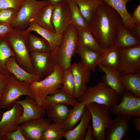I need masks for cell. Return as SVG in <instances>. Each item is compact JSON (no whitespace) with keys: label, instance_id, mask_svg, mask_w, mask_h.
<instances>
[{"label":"cell","instance_id":"cell-1","mask_svg":"<svg viewBox=\"0 0 140 140\" xmlns=\"http://www.w3.org/2000/svg\"><path fill=\"white\" fill-rule=\"evenodd\" d=\"M89 24L100 46L106 49L114 46L119 28L123 24L117 11L102 1Z\"/></svg>","mask_w":140,"mask_h":140},{"label":"cell","instance_id":"cell-2","mask_svg":"<svg viewBox=\"0 0 140 140\" xmlns=\"http://www.w3.org/2000/svg\"><path fill=\"white\" fill-rule=\"evenodd\" d=\"M79 46L78 29L72 24L63 34L60 45L50 53L54 65H59L63 70L69 67L72 58L77 54Z\"/></svg>","mask_w":140,"mask_h":140},{"label":"cell","instance_id":"cell-3","mask_svg":"<svg viewBox=\"0 0 140 140\" xmlns=\"http://www.w3.org/2000/svg\"><path fill=\"white\" fill-rule=\"evenodd\" d=\"M63 72L64 70L60 67L55 65L54 71L50 75L30 84L33 99L38 105L44 107L47 97L55 93L61 88Z\"/></svg>","mask_w":140,"mask_h":140},{"label":"cell","instance_id":"cell-4","mask_svg":"<svg viewBox=\"0 0 140 140\" xmlns=\"http://www.w3.org/2000/svg\"><path fill=\"white\" fill-rule=\"evenodd\" d=\"M29 32L26 30L13 28L5 37L13 51L17 64L27 72L34 74L27 42Z\"/></svg>","mask_w":140,"mask_h":140},{"label":"cell","instance_id":"cell-5","mask_svg":"<svg viewBox=\"0 0 140 140\" xmlns=\"http://www.w3.org/2000/svg\"><path fill=\"white\" fill-rule=\"evenodd\" d=\"M121 99V95L103 81H100L94 86L87 87L78 101L86 104L94 102L110 108L118 104Z\"/></svg>","mask_w":140,"mask_h":140},{"label":"cell","instance_id":"cell-6","mask_svg":"<svg viewBox=\"0 0 140 140\" xmlns=\"http://www.w3.org/2000/svg\"><path fill=\"white\" fill-rule=\"evenodd\" d=\"M86 107L91 116L93 137L95 139L105 140L106 129L112 119L110 116V108L94 102L86 104Z\"/></svg>","mask_w":140,"mask_h":140},{"label":"cell","instance_id":"cell-7","mask_svg":"<svg viewBox=\"0 0 140 140\" xmlns=\"http://www.w3.org/2000/svg\"><path fill=\"white\" fill-rule=\"evenodd\" d=\"M47 0H25L10 24L12 28L26 30L37 13L48 4Z\"/></svg>","mask_w":140,"mask_h":140},{"label":"cell","instance_id":"cell-8","mask_svg":"<svg viewBox=\"0 0 140 140\" xmlns=\"http://www.w3.org/2000/svg\"><path fill=\"white\" fill-rule=\"evenodd\" d=\"M30 85L25 82L18 80L11 74L4 93L0 101V107L2 109L11 108L14 102L23 95L29 96L33 99Z\"/></svg>","mask_w":140,"mask_h":140},{"label":"cell","instance_id":"cell-9","mask_svg":"<svg viewBox=\"0 0 140 140\" xmlns=\"http://www.w3.org/2000/svg\"><path fill=\"white\" fill-rule=\"evenodd\" d=\"M132 117L118 115L112 119L105 131V140H124L129 139Z\"/></svg>","mask_w":140,"mask_h":140},{"label":"cell","instance_id":"cell-10","mask_svg":"<svg viewBox=\"0 0 140 140\" xmlns=\"http://www.w3.org/2000/svg\"><path fill=\"white\" fill-rule=\"evenodd\" d=\"M117 71L121 74L140 72V45L128 48H120Z\"/></svg>","mask_w":140,"mask_h":140},{"label":"cell","instance_id":"cell-11","mask_svg":"<svg viewBox=\"0 0 140 140\" xmlns=\"http://www.w3.org/2000/svg\"><path fill=\"white\" fill-rule=\"evenodd\" d=\"M120 103L110 108L112 114L129 115L132 117L140 116V97L125 90L121 94Z\"/></svg>","mask_w":140,"mask_h":140},{"label":"cell","instance_id":"cell-12","mask_svg":"<svg viewBox=\"0 0 140 140\" xmlns=\"http://www.w3.org/2000/svg\"><path fill=\"white\" fill-rule=\"evenodd\" d=\"M52 22L55 32L63 34L72 24L70 9L67 0L53 6Z\"/></svg>","mask_w":140,"mask_h":140},{"label":"cell","instance_id":"cell-13","mask_svg":"<svg viewBox=\"0 0 140 140\" xmlns=\"http://www.w3.org/2000/svg\"><path fill=\"white\" fill-rule=\"evenodd\" d=\"M23 111L22 106L14 103L10 109L3 113L0 120V140H3L6 134L18 128L20 125L19 120Z\"/></svg>","mask_w":140,"mask_h":140},{"label":"cell","instance_id":"cell-14","mask_svg":"<svg viewBox=\"0 0 140 140\" xmlns=\"http://www.w3.org/2000/svg\"><path fill=\"white\" fill-rule=\"evenodd\" d=\"M30 56L34 74L41 80L53 72L54 65L50 53L33 51L30 52Z\"/></svg>","mask_w":140,"mask_h":140},{"label":"cell","instance_id":"cell-15","mask_svg":"<svg viewBox=\"0 0 140 140\" xmlns=\"http://www.w3.org/2000/svg\"><path fill=\"white\" fill-rule=\"evenodd\" d=\"M51 122L43 117L26 121L19 127L26 140H43L44 130Z\"/></svg>","mask_w":140,"mask_h":140},{"label":"cell","instance_id":"cell-16","mask_svg":"<svg viewBox=\"0 0 140 140\" xmlns=\"http://www.w3.org/2000/svg\"><path fill=\"white\" fill-rule=\"evenodd\" d=\"M14 103L20 104L23 108L19 121L20 125L29 120L44 117L46 114V108L38 105L33 99L30 96H27L23 100H16Z\"/></svg>","mask_w":140,"mask_h":140},{"label":"cell","instance_id":"cell-17","mask_svg":"<svg viewBox=\"0 0 140 140\" xmlns=\"http://www.w3.org/2000/svg\"><path fill=\"white\" fill-rule=\"evenodd\" d=\"M71 66L75 81V97L78 100L87 88L86 84L90 81L91 71L81 62L71 64Z\"/></svg>","mask_w":140,"mask_h":140},{"label":"cell","instance_id":"cell-18","mask_svg":"<svg viewBox=\"0 0 140 140\" xmlns=\"http://www.w3.org/2000/svg\"><path fill=\"white\" fill-rule=\"evenodd\" d=\"M6 67L11 74L19 81L31 84L34 82L41 80L35 74L27 72L19 66L14 57L8 59L6 64Z\"/></svg>","mask_w":140,"mask_h":140},{"label":"cell","instance_id":"cell-19","mask_svg":"<svg viewBox=\"0 0 140 140\" xmlns=\"http://www.w3.org/2000/svg\"><path fill=\"white\" fill-rule=\"evenodd\" d=\"M26 30L29 32H35L46 40L50 45L51 52L58 48L62 41L63 34L52 32L41 27L34 21L31 22Z\"/></svg>","mask_w":140,"mask_h":140},{"label":"cell","instance_id":"cell-20","mask_svg":"<svg viewBox=\"0 0 140 140\" xmlns=\"http://www.w3.org/2000/svg\"><path fill=\"white\" fill-rule=\"evenodd\" d=\"M115 10L121 18L122 24L125 28L131 30L135 24L131 15L126 8L127 3L131 0H102Z\"/></svg>","mask_w":140,"mask_h":140},{"label":"cell","instance_id":"cell-21","mask_svg":"<svg viewBox=\"0 0 140 140\" xmlns=\"http://www.w3.org/2000/svg\"><path fill=\"white\" fill-rule=\"evenodd\" d=\"M91 116L86 107L79 123L74 128L65 132L64 137L67 140H83Z\"/></svg>","mask_w":140,"mask_h":140},{"label":"cell","instance_id":"cell-22","mask_svg":"<svg viewBox=\"0 0 140 140\" xmlns=\"http://www.w3.org/2000/svg\"><path fill=\"white\" fill-rule=\"evenodd\" d=\"M140 45V40L132 31L121 25L120 27L114 46L119 48H128Z\"/></svg>","mask_w":140,"mask_h":140},{"label":"cell","instance_id":"cell-23","mask_svg":"<svg viewBox=\"0 0 140 140\" xmlns=\"http://www.w3.org/2000/svg\"><path fill=\"white\" fill-rule=\"evenodd\" d=\"M86 104L78 101L76 105L71 109L66 119L59 125L61 129L65 132L73 129L74 126L81 120L86 107Z\"/></svg>","mask_w":140,"mask_h":140},{"label":"cell","instance_id":"cell-24","mask_svg":"<svg viewBox=\"0 0 140 140\" xmlns=\"http://www.w3.org/2000/svg\"><path fill=\"white\" fill-rule=\"evenodd\" d=\"M100 70L105 74L103 76V81L106 85L114 90L118 94L121 95L125 91L119 79L120 73L117 70L98 64Z\"/></svg>","mask_w":140,"mask_h":140},{"label":"cell","instance_id":"cell-25","mask_svg":"<svg viewBox=\"0 0 140 140\" xmlns=\"http://www.w3.org/2000/svg\"><path fill=\"white\" fill-rule=\"evenodd\" d=\"M79 46L94 51L100 55L104 49L100 45L90 30L78 29Z\"/></svg>","mask_w":140,"mask_h":140},{"label":"cell","instance_id":"cell-26","mask_svg":"<svg viewBox=\"0 0 140 140\" xmlns=\"http://www.w3.org/2000/svg\"><path fill=\"white\" fill-rule=\"evenodd\" d=\"M120 82L125 90L129 92L140 97V72L121 74Z\"/></svg>","mask_w":140,"mask_h":140},{"label":"cell","instance_id":"cell-27","mask_svg":"<svg viewBox=\"0 0 140 140\" xmlns=\"http://www.w3.org/2000/svg\"><path fill=\"white\" fill-rule=\"evenodd\" d=\"M120 59V48L114 46L104 49L98 64L117 70Z\"/></svg>","mask_w":140,"mask_h":140},{"label":"cell","instance_id":"cell-28","mask_svg":"<svg viewBox=\"0 0 140 140\" xmlns=\"http://www.w3.org/2000/svg\"><path fill=\"white\" fill-rule=\"evenodd\" d=\"M77 54L81 58L80 62L87 68L95 72L98 65L101 55L93 50L79 46Z\"/></svg>","mask_w":140,"mask_h":140},{"label":"cell","instance_id":"cell-29","mask_svg":"<svg viewBox=\"0 0 140 140\" xmlns=\"http://www.w3.org/2000/svg\"><path fill=\"white\" fill-rule=\"evenodd\" d=\"M45 108L48 118L54 123L58 124L66 119L71 109L67 105L60 103L48 106Z\"/></svg>","mask_w":140,"mask_h":140},{"label":"cell","instance_id":"cell-30","mask_svg":"<svg viewBox=\"0 0 140 140\" xmlns=\"http://www.w3.org/2000/svg\"><path fill=\"white\" fill-rule=\"evenodd\" d=\"M53 8L50 4L45 6L37 13L33 21L41 27L55 32L52 22Z\"/></svg>","mask_w":140,"mask_h":140},{"label":"cell","instance_id":"cell-31","mask_svg":"<svg viewBox=\"0 0 140 140\" xmlns=\"http://www.w3.org/2000/svg\"><path fill=\"white\" fill-rule=\"evenodd\" d=\"M78 102L76 98L66 93L60 88L55 93L47 97L44 107L45 108L48 106L55 104L60 103L69 105L73 107Z\"/></svg>","mask_w":140,"mask_h":140},{"label":"cell","instance_id":"cell-32","mask_svg":"<svg viewBox=\"0 0 140 140\" xmlns=\"http://www.w3.org/2000/svg\"><path fill=\"white\" fill-rule=\"evenodd\" d=\"M27 42L30 52L36 51L50 53L51 51L48 42L43 37H39L29 32Z\"/></svg>","mask_w":140,"mask_h":140},{"label":"cell","instance_id":"cell-33","mask_svg":"<svg viewBox=\"0 0 140 140\" xmlns=\"http://www.w3.org/2000/svg\"><path fill=\"white\" fill-rule=\"evenodd\" d=\"M14 57L13 51L5 37H0V73L8 76L11 74L6 68L8 59Z\"/></svg>","mask_w":140,"mask_h":140},{"label":"cell","instance_id":"cell-34","mask_svg":"<svg viewBox=\"0 0 140 140\" xmlns=\"http://www.w3.org/2000/svg\"><path fill=\"white\" fill-rule=\"evenodd\" d=\"M82 16L89 23L103 1L96 0H75Z\"/></svg>","mask_w":140,"mask_h":140},{"label":"cell","instance_id":"cell-35","mask_svg":"<svg viewBox=\"0 0 140 140\" xmlns=\"http://www.w3.org/2000/svg\"><path fill=\"white\" fill-rule=\"evenodd\" d=\"M67 0L70 9L72 24L74 25L78 29H86L90 30L89 23L82 15L75 0Z\"/></svg>","mask_w":140,"mask_h":140},{"label":"cell","instance_id":"cell-36","mask_svg":"<svg viewBox=\"0 0 140 140\" xmlns=\"http://www.w3.org/2000/svg\"><path fill=\"white\" fill-rule=\"evenodd\" d=\"M60 89L66 93L76 98L75 81L71 65L64 70L62 86Z\"/></svg>","mask_w":140,"mask_h":140},{"label":"cell","instance_id":"cell-37","mask_svg":"<svg viewBox=\"0 0 140 140\" xmlns=\"http://www.w3.org/2000/svg\"><path fill=\"white\" fill-rule=\"evenodd\" d=\"M65 133L59 124H50L44 130L43 140H60L64 137Z\"/></svg>","mask_w":140,"mask_h":140},{"label":"cell","instance_id":"cell-38","mask_svg":"<svg viewBox=\"0 0 140 140\" xmlns=\"http://www.w3.org/2000/svg\"><path fill=\"white\" fill-rule=\"evenodd\" d=\"M18 11L12 8L0 9V23L10 24Z\"/></svg>","mask_w":140,"mask_h":140},{"label":"cell","instance_id":"cell-39","mask_svg":"<svg viewBox=\"0 0 140 140\" xmlns=\"http://www.w3.org/2000/svg\"><path fill=\"white\" fill-rule=\"evenodd\" d=\"M25 0H0V9L13 8L19 11Z\"/></svg>","mask_w":140,"mask_h":140},{"label":"cell","instance_id":"cell-40","mask_svg":"<svg viewBox=\"0 0 140 140\" xmlns=\"http://www.w3.org/2000/svg\"><path fill=\"white\" fill-rule=\"evenodd\" d=\"M3 140H26L19 127L16 130L6 134Z\"/></svg>","mask_w":140,"mask_h":140},{"label":"cell","instance_id":"cell-41","mask_svg":"<svg viewBox=\"0 0 140 140\" xmlns=\"http://www.w3.org/2000/svg\"><path fill=\"white\" fill-rule=\"evenodd\" d=\"M10 76H8L0 73V94L2 96L5 92Z\"/></svg>","mask_w":140,"mask_h":140},{"label":"cell","instance_id":"cell-42","mask_svg":"<svg viewBox=\"0 0 140 140\" xmlns=\"http://www.w3.org/2000/svg\"><path fill=\"white\" fill-rule=\"evenodd\" d=\"M12 28L10 24L0 23V37H5Z\"/></svg>","mask_w":140,"mask_h":140},{"label":"cell","instance_id":"cell-43","mask_svg":"<svg viewBox=\"0 0 140 140\" xmlns=\"http://www.w3.org/2000/svg\"><path fill=\"white\" fill-rule=\"evenodd\" d=\"M131 17L135 24L140 25V4L134 10Z\"/></svg>","mask_w":140,"mask_h":140},{"label":"cell","instance_id":"cell-44","mask_svg":"<svg viewBox=\"0 0 140 140\" xmlns=\"http://www.w3.org/2000/svg\"><path fill=\"white\" fill-rule=\"evenodd\" d=\"M92 127L89 124L86 132L84 140H94L95 139L93 137L92 135Z\"/></svg>","mask_w":140,"mask_h":140},{"label":"cell","instance_id":"cell-45","mask_svg":"<svg viewBox=\"0 0 140 140\" xmlns=\"http://www.w3.org/2000/svg\"><path fill=\"white\" fill-rule=\"evenodd\" d=\"M140 116L133 117L131 122L136 129L140 133Z\"/></svg>","mask_w":140,"mask_h":140},{"label":"cell","instance_id":"cell-46","mask_svg":"<svg viewBox=\"0 0 140 140\" xmlns=\"http://www.w3.org/2000/svg\"><path fill=\"white\" fill-rule=\"evenodd\" d=\"M131 31L135 36L138 39L140 40V25L135 24Z\"/></svg>","mask_w":140,"mask_h":140},{"label":"cell","instance_id":"cell-47","mask_svg":"<svg viewBox=\"0 0 140 140\" xmlns=\"http://www.w3.org/2000/svg\"><path fill=\"white\" fill-rule=\"evenodd\" d=\"M49 4L51 5L54 6L59 2L64 0H47Z\"/></svg>","mask_w":140,"mask_h":140},{"label":"cell","instance_id":"cell-48","mask_svg":"<svg viewBox=\"0 0 140 140\" xmlns=\"http://www.w3.org/2000/svg\"><path fill=\"white\" fill-rule=\"evenodd\" d=\"M1 109L2 108L0 107V120L1 119L3 115V113L1 110Z\"/></svg>","mask_w":140,"mask_h":140},{"label":"cell","instance_id":"cell-49","mask_svg":"<svg viewBox=\"0 0 140 140\" xmlns=\"http://www.w3.org/2000/svg\"><path fill=\"white\" fill-rule=\"evenodd\" d=\"M2 96L0 94V101L1 99Z\"/></svg>","mask_w":140,"mask_h":140},{"label":"cell","instance_id":"cell-50","mask_svg":"<svg viewBox=\"0 0 140 140\" xmlns=\"http://www.w3.org/2000/svg\"><path fill=\"white\" fill-rule=\"evenodd\" d=\"M96 0L99 1H102V0Z\"/></svg>","mask_w":140,"mask_h":140}]
</instances>
